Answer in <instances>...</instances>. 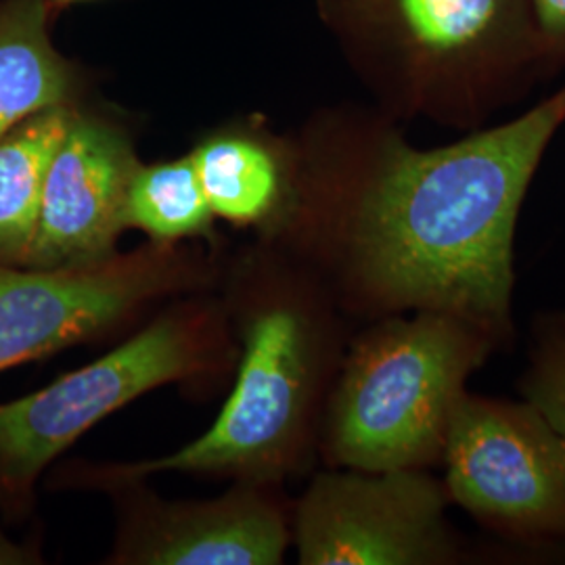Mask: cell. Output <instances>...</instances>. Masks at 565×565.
Segmentation results:
<instances>
[{
  "instance_id": "obj_5",
  "label": "cell",
  "mask_w": 565,
  "mask_h": 565,
  "mask_svg": "<svg viewBox=\"0 0 565 565\" xmlns=\"http://www.w3.org/2000/svg\"><path fill=\"white\" fill-rule=\"evenodd\" d=\"M235 366L237 340L212 289L166 303L102 359L0 404V515L28 518L42 473L109 415L166 385L212 394Z\"/></svg>"
},
{
  "instance_id": "obj_7",
  "label": "cell",
  "mask_w": 565,
  "mask_h": 565,
  "mask_svg": "<svg viewBox=\"0 0 565 565\" xmlns=\"http://www.w3.org/2000/svg\"><path fill=\"white\" fill-rule=\"evenodd\" d=\"M443 463L448 499L492 532L565 541V436L534 404L465 392Z\"/></svg>"
},
{
  "instance_id": "obj_10",
  "label": "cell",
  "mask_w": 565,
  "mask_h": 565,
  "mask_svg": "<svg viewBox=\"0 0 565 565\" xmlns=\"http://www.w3.org/2000/svg\"><path fill=\"white\" fill-rule=\"evenodd\" d=\"M139 162L128 126L82 103L46 174L28 268L90 266L116 256Z\"/></svg>"
},
{
  "instance_id": "obj_6",
  "label": "cell",
  "mask_w": 565,
  "mask_h": 565,
  "mask_svg": "<svg viewBox=\"0 0 565 565\" xmlns=\"http://www.w3.org/2000/svg\"><path fill=\"white\" fill-rule=\"evenodd\" d=\"M224 249L145 242L90 266L0 264V373L74 345L126 338L166 303L216 289Z\"/></svg>"
},
{
  "instance_id": "obj_15",
  "label": "cell",
  "mask_w": 565,
  "mask_h": 565,
  "mask_svg": "<svg viewBox=\"0 0 565 565\" xmlns=\"http://www.w3.org/2000/svg\"><path fill=\"white\" fill-rule=\"evenodd\" d=\"M522 394L565 436V312L536 323Z\"/></svg>"
},
{
  "instance_id": "obj_16",
  "label": "cell",
  "mask_w": 565,
  "mask_h": 565,
  "mask_svg": "<svg viewBox=\"0 0 565 565\" xmlns=\"http://www.w3.org/2000/svg\"><path fill=\"white\" fill-rule=\"evenodd\" d=\"M548 74L565 67V0H530Z\"/></svg>"
},
{
  "instance_id": "obj_4",
  "label": "cell",
  "mask_w": 565,
  "mask_h": 565,
  "mask_svg": "<svg viewBox=\"0 0 565 565\" xmlns=\"http://www.w3.org/2000/svg\"><path fill=\"white\" fill-rule=\"evenodd\" d=\"M497 338L445 310L382 317L352 333L324 408L319 461L331 469H429L467 380Z\"/></svg>"
},
{
  "instance_id": "obj_1",
  "label": "cell",
  "mask_w": 565,
  "mask_h": 565,
  "mask_svg": "<svg viewBox=\"0 0 565 565\" xmlns=\"http://www.w3.org/2000/svg\"><path fill=\"white\" fill-rule=\"evenodd\" d=\"M565 124V84L515 120L419 149L384 111L308 121L298 218L277 243L308 264L352 323L445 310L513 340L520 210Z\"/></svg>"
},
{
  "instance_id": "obj_11",
  "label": "cell",
  "mask_w": 565,
  "mask_h": 565,
  "mask_svg": "<svg viewBox=\"0 0 565 565\" xmlns=\"http://www.w3.org/2000/svg\"><path fill=\"white\" fill-rule=\"evenodd\" d=\"M189 156L218 223L260 242H285L302 205L298 139L277 135L254 116L207 130Z\"/></svg>"
},
{
  "instance_id": "obj_13",
  "label": "cell",
  "mask_w": 565,
  "mask_h": 565,
  "mask_svg": "<svg viewBox=\"0 0 565 565\" xmlns=\"http://www.w3.org/2000/svg\"><path fill=\"white\" fill-rule=\"evenodd\" d=\"M82 103L46 107L0 139V264L4 266H28L46 174Z\"/></svg>"
},
{
  "instance_id": "obj_14",
  "label": "cell",
  "mask_w": 565,
  "mask_h": 565,
  "mask_svg": "<svg viewBox=\"0 0 565 565\" xmlns=\"http://www.w3.org/2000/svg\"><path fill=\"white\" fill-rule=\"evenodd\" d=\"M124 218L126 228L139 231L147 242L226 247L189 153L166 162H139L128 184Z\"/></svg>"
},
{
  "instance_id": "obj_12",
  "label": "cell",
  "mask_w": 565,
  "mask_h": 565,
  "mask_svg": "<svg viewBox=\"0 0 565 565\" xmlns=\"http://www.w3.org/2000/svg\"><path fill=\"white\" fill-rule=\"evenodd\" d=\"M49 0H0V139L53 105L84 102L81 70L51 41Z\"/></svg>"
},
{
  "instance_id": "obj_2",
  "label": "cell",
  "mask_w": 565,
  "mask_h": 565,
  "mask_svg": "<svg viewBox=\"0 0 565 565\" xmlns=\"http://www.w3.org/2000/svg\"><path fill=\"white\" fill-rule=\"evenodd\" d=\"M216 294L237 340V366L214 424L163 457L67 461L53 473L57 488L103 494L163 473L287 484L312 473L352 321L308 264L254 237L224 249Z\"/></svg>"
},
{
  "instance_id": "obj_8",
  "label": "cell",
  "mask_w": 565,
  "mask_h": 565,
  "mask_svg": "<svg viewBox=\"0 0 565 565\" xmlns=\"http://www.w3.org/2000/svg\"><path fill=\"white\" fill-rule=\"evenodd\" d=\"M448 492L427 469H331L291 507L300 565H448L463 548L446 520Z\"/></svg>"
},
{
  "instance_id": "obj_3",
  "label": "cell",
  "mask_w": 565,
  "mask_h": 565,
  "mask_svg": "<svg viewBox=\"0 0 565 565\" xmlns=\"http://www.w3.org/2000/svg\"><path fill=\"white\" fill-rule=\"evenodd\" d=\"M385 116L478 130L546 70L530 0H319Z\"/></svg>"
},
{
  "instance_id": "obj_17",
  "label": "cell",
  "mask_w": 565,
  "mask_h": 565,
  "mask_svg": "<svg viewBox=\"0 0 565 565\" xmlns=\"http://www.w3.org/2000/svg\"><path fill=\"white\" fill-rule=\"evenodd\" d=\"M39 545H21L11 541L0 527V565H36L42 564Z\"/></svg>"
},
{
  "instance_id": "obj_18",
  "label": "cell",
  "mask_w": 565,
  "mask_h": 565,
  "mask_svg": "<svg viewBox=\"0 0 565 565\" xmlns=\"http://www.w3.org/2000/svg\"><path fill=\"white\" fill-rule=\"evenodd\" d=\"M51 2V9H53V13L57 15L60 11L63 9H67V7H74V4H82V2H93V0H49Z\"/></svg>"
},
{
  "instance_id": "obj_9",
  "label": "cell",
  "mask_w": 565,
  "mask_h": 565,
  "mask_svg": "<svg viewBox=\"0 0 565 565\" xmlns=\"http://www.w3.org/2000/svg\"><path fill=\"white\" fill-rule=\"evenodd\" d=\"M116 530L105 565H281L291 546L285 484L231 482L214 499H166L149 480L103 490Z\"/></svg>"
}]
</instances>
